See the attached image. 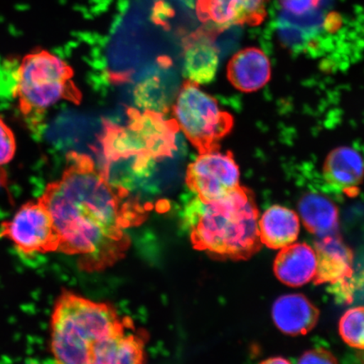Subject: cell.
I'll return each mask as SVG.
<instances>
[{
  "mask_svg": "<svg viewBox=\"0 0 364 364\" xmlns=\"http://www.w3.org/2000/svg\"><path fill=\"white\" fill-rule=\"evenodd\" d=\"M51 215L58 252L80 257L82 269L104 270L124 256L130 240L126 230L146 216L122 186L112 184L84 154L70 152L61 178L39 198Z\"/></svg>",
  "mask_w": 364,
  "mask_h": 364,
  "instance_id": "cell-1",
  "label": "cell"
},
{
  "mask_svg": "<svg viewBox=\"0 0 364 364\" xmlns=\"http://www.w3.org/2000/svg\"><path fill=\"white\" fill-rule=\"evenodd\" d=\"M184 218L194 247L216 259L249 260L262 248L259 211L254 195L243 186L215 201L196 197Z\"/></svg>",
  "mask_w": 364,
  "mask_h": 364,
  "instance_id": "cell-2",
  "label": "cell"
},
{
  "mask_svg": "<svg viewBox=\"0 0 364 364\" xmlns=\"http://www.w3.org/2000/svg\"><path fill=\"white\" fill-rule=\"evenodd\" d=\"M106 304L63 292L54 306L51 349L56 364H89L93 350L129 325Z\"/></svg>",
  "mask_w": 364,
  "mask_h": 364,
  "instance_id": "cell-3",
  "label": "cell"
},
{
  "mask_svg": "<svg viewBox=\"0 0 364 364\" xmlns=\"http://www.w3.org/2000/svg\"><path fill=\"white\" fill-rule=\"evenodd\" d=\"M129 122L118 126L104 121L102 144L108 167L112 164L129 161L136 174H143L154 161L169 157L176 149L179 127L175 119L166 120L162 113L130 108Z\"/></svg>",
  "mask_w": 364,
  "mask_h": 364,
  "instance_id": "cell-4",
  "label": "cell"
},
{
  "mask_svg": "<svg viewBox=\"0 0 364 364\" xmlns=\"http://www.w3.org/2000/svg\"><path fill=\"white\" fill-rule=\"evenodd\" d=\"M74 72L62 58L44 50L22 59L16 72L14 97L31 131L42 132L46 113L58 102L79 104L81 93L71 80Z\"/></svg>",
  "mask_w": 364,
  "mask_h": 364,
  "instance_id": "cell-5",
  "label": "cell"
},
{
  "mask_svg": "<svg viewBox=\"0 0 364 364\" xmlns=\"http://www.w3.org/2000/svg\"><path fill=\"white\" fill-rule=\"evenodd\" d=\"M179 129L199 154L220 149V142L234 126L233 117L222 111L216 100L186 80L172 108Z\"/></svg>",
  "mask_w": 364,
  "mask_h": 364,
  "instance_id": "cell-6",
  "label": "cell"
},
{
  "mask_svg": "<svg viewBox=\"0 0 364 364\" xmlns=\"http://www.w3.org/2000/svg\"><path fill=\"white\" fill-rule=\"evenodd\" d=\"M0 237L10 240L21 253L28 256L58 250L52 216L39 198L23 204L11 220L2 222Z\"/></svg>",
  "mask_w": 364,
  "mask_h": 364,
  "instance_id": "cell-7",
  "label": "cell"
},
{
  "mask_svg": "<svg viewBox=\"0 0 364 364\" xmlns=\"http://www.w3.org/2000/svg\"><path fill=\"white\" fill-rule=\"evenodd\" d=\"M186 182L201 201H215L240 186L239 166L230 151L213 149L190 164Z\"/></svg>",
  "mask_w": 364,
  "mask_h": 364,
  "instance_id": "cell-8",
  "label": "cell"
},
{
  "mask_svg": "<svg viewBox=\"0 0 364 364\" xmlns=\"http://www.w3.org/2000/svg\"><path fill=\"white\" fill-rule=\"evenodd\" d=\"M317 267L314 284H329L336 296L352 301L353 254L338 234L318 238L315 243Z\"/></svg>",
  "mask_w": 364,
  "mask_h": 364,
  "instance_id": "cell-9",
  "label": "cell"
},
{
  "mask_svg": "<svg viewBox=\"0 0 364 364\" xmlns=\"http://www.w3.org/2000/svg\"><path fill=\"white\" fill-rule=\"evenodd\" d=\"M323 176L335 192L349 197L357 195L364 178V159L357 149L336 148L326 158Z\"/></svg>",
  "mask_w": 364,
  "mask_h": 364,
  "instance_id": "cell-10",
  "label": "cell"
},
{
  "mask_svg": "<svg viewBox=\"0 0 364 364\" xmlns=\"http://www.w3.org/2000/svg\"><path fill=\"white\" fill-rule=\"evenodd\" d=\"M272 316L277 328L284 334L306 335L315 328L320 311L306 296L291 294L276 299Z\"/></svg>",
  "mask_w": 364,
  "mask_h": 364,
  "instance_id": "cell-11",
  "label": "cell"
},
{
  "mask_svg": "<svg viewBox=\"0 0 364 364\" xmlns=\"http://www.w3.org/2000/svg\"><path fill=\"white\" fill-rule=\"evenodd\" d=\"M205 15L216 30L260 25L267 16L266 0H207Z\"/></svg>",
  "mask_w": 364,
  "mask_h": 364,
  "instance_id": "cell-12",
  "label": "cell"
},
{
  "mask_svg": "<svg viewBox=\"0 0 364 364\" xmlns=\"http://www.w3.org/2000/svg\"><path fill=\"white\" fill-rule=\"evenodd\" d=\"M228 78L234 87L242 92L260 90L271 78L269 58L257 48L241 50L230 59Z\"/></svg>",
  "mask_w": 364,
  "mask_h": 364,
  "instance_id": "cell-13",
  "label": "cell"
},
{
  "mask_svg": "<svg viewBox=\"0 0 364 364\" xmlns=\"http://www.w3.org/2000/svg\"><path fill=\"white\" fill-rule=\"evenodd\" d=\"M316 267L315 250L306 243H293L282 248L273 264L277 279L290 287L309 283L316 276Z\"/></svg>",
  "mask_w": 364,
  "mask_h": 364,
  "instance_id": "cell-14",
  "label": "cell"
},
{
  "mask_svg": "<svg viewBox=\"0 0 364 364\" xmlns=\"http://www.w3.org/2000/svg\"><path fill=\"white\" fill-rule=\"evenodd\" d=\"M218 49L213 34H196L184 46V72L188 80L198 85L210 83L215 78Z\"/></svg>",
  "mask_w": 364,
  "mask_h": 364,
  "instance_id": "cell-15",
  "label": "cell"
},
{
  "mask_svg": "<svg viewBox=\"0 0 364 364\" xmlns=\"http://www.w3.org/2000/svg\"><path fill=\"white\" fill-rule=\"evenodd\" d=\"M299 230L297 213L280 205H273L259 218L261 242L272 250H280L294 243Z\"/></svg>",
  "mask_w": 364,
  "mask_h": 364,
  "instance_id": "cell-16",
  "label": "cell"
},
{
  "mask_svg": "<svg viewBox=\"0 0 364 364\" xmlns=\"http://www.w3.org/2000/svg\"><path fill=\"white\" fill-rule=\"evenodd\" d=\"M129 329V324L95 346L89 364H144V341Z\"/></svg>",
  "mask_w": 364,
  "mask_h": 364,
  "instance_id": "cell-17",
  "label": "cell"
},
{
  "mask_svg": "<svg viewBox=\"0 0 364 364\" xmlns=\"http://www.w3.org/2000/svg\"><path fill=\"white\" fill-rule=\"evenodd\" d=\"M298 210L306 229L318 238L338 233V207L329 198L307 193L300 198Z\"/></svg>",
  "mask_w": 364,
  "mask_h": 364,
  "instance_id": "cell-18",
  "label": "cell"
},
{
  "mask_svg": "<svg viewBox=\"0 0 364 364\" xmlns=\"http://www.w3.org/2000/svg\"><path fill=\"white\" fill-rule=\"evenodd\" d=\"M339 334L349 347L364 351V306L349 309L343 314Z\"/></svg>",
  "mask_w": 364,
  "mask_h": 364,
  "instance_id": "cell-19",
  "label": "cell"
},
{
  "mask_svg": "<svg viewBox=\"0 0 364 364\" xmlns=\"http://www.w3.org/2000/svg\"><path fill=\"white\" fill-rule=\"evenodd\" d=\"M16 152L15 134L6 122L0 117V167L8 165Z\"/></svg>",
  "mask_w": 364,
  "mask_h": 364,
  "instance_id": "cell-20",
  "label": "cell"
},
{
  "mask_svg": "<svg viewBox=\"0 0 364 364\" xmlns=\"http://www.w3.org/2000/svg\"><path fill=\"white\" fill-rule=\"evenodd\" d=\"M298 364H339V363L328 350L318 348L304 353L299 359Z\"/></svg>",
  "mask_w": 364,
  "mask_h": 364,
  "instance_id": "cell-21",
  "label": "cell"
},
{
  "mask_svg": "<svg viewBox=\"0 0 364 364\" xmlns=\"http://www.w3.org/2000/svg\"><path fill=\"white\" fill-rule=\"evenodd\" d=\"M321 0H281L285 12L293 16H303L315 11Z\"/></svg>",
  "mask_w": 364,
  "mask_h": 364,
  "instance_id": "cell-22",
  "label": "cell"
},
{
  "mask_svg": "<svg viewBox=\"0 0 364 364\" xmlns=\"http://www.w3.org/2000/svg\"><path fill=\"white\" fill-rule=\"evenodd\" d=\"M260 364H292L287 359L281 357L270 358L262 361Z\"/></svg>",
  "mask_w": 364,
  "mask_h": 364,
  "instance_id": "cell-23",
  "label": "cell"
},
{
  "mask_svg": "<svg viewBox=\"0 0 364 364\" xmlns=\"http://www.w3.org/2000/svg\"><path fill=\"white\" fill-rule=\"evenodd\" d=\"M363 353H361V358H360V360H361V364H364V351H363Z\"/></svg>",
  "mask_w": 364,
  "mask_h": 364,
  "instance_id": "cell-24",
  "label": "cell"
},
{
  "mask_svg": "<svg viewBox=\"0 0 364 364\" xmlns=\"http://www.w3.org/2000/svg\"><path fill=\"white\" fill-rule=\"evenodd\" d=\"M26 364H41V363L36 362V361H31L30 363H27Z\"/></svg>",
  "mask_w": 364,
  "mask_h": 364,
  "instance_id": "cell-25",
  "label": "cell"
}]
</instances>
